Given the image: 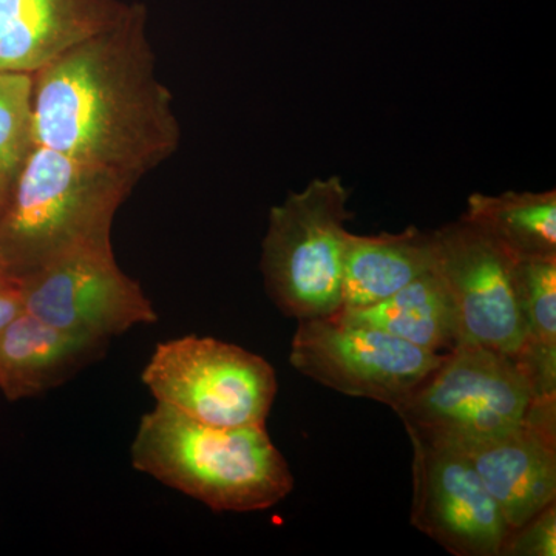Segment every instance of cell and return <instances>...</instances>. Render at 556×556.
Listing matches in <instances>:
<instances>
[{
    "label": "cell",
    "instance_id": "cell-1",
    "mask_svg": "<svg viewBox=\"0 0 556 556\" xmlns=\"http://www.w3.org/2000/svg\"><path fill=\"white\" fill-rule=\"evenodd\" d=\"M146 21V7L129 3L115 25L33 73L35 146L137 179L177 152L181 129Z\"/></svg>",
    "mask_w": 556,
    "mask_h": 556
},
{
    "label": "cell",
    "instance_id": "cell-2",
    "mask_svg": "<svg viewBox=\"0 0 556 556\" xmlns=\"http://www.w3.org/2000/svg\"><path fill=\"white\" fill-rule=\"evenodd\" d=\"M131 466L214 511L266 510L294 489L265 426L219 428L156 402L139 420Z\"/></svg>",
    "mask_w": 556,
    "mask_h": 556
},
{
    "label": "cell",
    "instance_id": "cell-3",
    "mask_svg": "<svg viewBox=\"0 0 556 556\" xmlns=\"http://www.w3.org/2000/svg\"><path fill=\"white\" fill-rule=\"evenodd\" d=\"M139 179L35 146L0 215V254L17 280L76 249L112 247Z\"/></svg>",
    "mask_w": 556,
    "mask_h": 556
},
{
    "label": "cell",
    "instance_id": "cell-4",
    "mask_svg": "<svg viewBox=\"0 0 556 556\" xmlns=\"http://www.w3.org/2000/svg\"><path fill=\"white\" fill-rule=\"evenodd\" d=\"M339 177L313 179L269 212L263 240L266 292L287 317H329L342 309L343 268L353 218Z\"/></svg>",
    "mask_w": 556,
    "mask_h": 556
},
{
    "label": "cell",
    "instance_id": "cell-5",
    "mask_svg": "<svg viewBox=\"0 0 556 556\" xmlns=\"http://www.w3.org/2000/svg\"><path fill=\"white\" fill-rule=\"evenodd\" d=\"M532 399V380L517 356L459 343L394 413L407 433L464 442L517 427Z\"/></svg>",
    "mask_w": 556,
    "mask_h": 556
},
{
    "label": "cell",
    "instance_id": "cell-6",
    "mask_svg": "<svg viewBox=\"0 0 556 556\" xmlns=\"http://www.w3.org/2000/svg\"><path fill=\"white\" fill-rule=\"evenodd\" d=\"M141 379L156 402L219 428L266 426L278 390L265 358L199 336L160 343Z\"/></svg>",
    "mask_w": 556,
    "mask_h": 556
},
{
    "label": "cell",
    "instance_id": "cell-7",
    "mask_svg": "<svg viewBox=\"0 0 556 556\" xmlns=\"http://www.w3.org/2000/svg\"><path fill=\"white\" fill-rule=\"evenodd\" d=\"M444 357L338 313L299 320L289 353L300 375L346 396L372 399L393 409Z\"/></svg>",
    "mask_w": 556,
    "mask_h": 556
},
{
    "label": "cell",
    "instance_id": "cell-8",
    "mask_svg": "<svg viewBox=\"0 0 556 556\" xmlns=\"http://www.w3.org/2000/svg\"><path fill=\"white\" fill-rule=\"evenodd\" d=\"M20 287L27 313L72 334L109 342L159 320L141 287L121 270L112 247L68 252L21 278Z\"/></svg>",
    "mask_w": 556,
    "mask_h": 556
},
{
    "label": "cell",
    "instance_id": "cell-9",
    "mask_svg": "<svg viewBox=\"0 0 556 556\" xmlns=\"http://www.w3.org/2000/svg\"><path fill=\"white\" fill-rule=\"evenodd\" d=\"M433 232L437 270L455 308L459 343L518 354L526 327L519 308L517 260L463 218Z\"/></svg>",
    "mask_w": 556,
    "mask_h": 556
},
{
    "label": "cell",
    "instance_id": "cell-10",
    "mask_svg": "<svg viewBox=\"0 0 556 556\" xmlns=\"http://www.w3.org/2000/svg\"><path fill=\"white\" fill-rule=\"evenodd\" d=\"M412 525L456 556H500L508 533L496 501L463 448L408 433Z\"/></svg>",
    "mask_w": 556,
    "mask_h": 556
},
{
    "label": "cell",
    "instance_id": "cell-11",
    "mask_svg": "<svg viewBox=\"0 0 556 556\" xmlns=\"http://www.w3.org/2000/svg\"><path fill=\"white\" fill-rule=\"evenodd\" d=\"M453 444L470 457L510 530L555 504L556 396L533 397L510 430Z\"/></svg>",
    "mask_w": 556,
    "mask_h": 556
},
{
    "label": "cell",
    "instance_id": "cell-12",
    "mask_svg": "<svg viewBox=\"0 0 556 556\" xmlns=\"http://www.w3.org/2000/svg\"><path fill=\"white\" fill-rule=\"evenodd\" d=\"M127 9L121 0H0V73L33 75Z\"/></svg>",
    "mask_w": 556,
    "mask_h": 556
},
{
    "label": "cell",
    "instance_id": "cell-13",
    "mask_svg": "<svg viewBox=\"0 0 556 556\" xmlns=\"http://www.w3.org/2000/svg\"><path fill=\"white\" fill-rule=\"evenodd\" d=\"M108 343L51 327L24 309L0 331V390L13 402L53 390L100 357Z\"/></svg>",
    "mask_w": 556,
    "mask_h": 556
},
{
    "label": "cell",
    "instance_id": "cell-14",
    "mask_svg": "<svg viewBox=\"0 0 556 556\" xmlns=\"http://www.w3.org/2000/svg\"><path fill=\"white\" fill-rule=\"evenodd\" d=\"M434 232L416 226L399 233L348 237L342 309L376 305L437 268Z\"/></svg>",
    "mask_w": 556,
    "mask_h": 556
},
{
    "label": "cell",
    "instance_id": "cell-15",
    "mask_svg": "<svg viewBox=\"0 0 556 556\" xmlns=\"http://www.w3.org/2000/svg\"><path fill=\"white\" fill-rule=\"evenodd\" d=\"M338 314L433 353L447 354L459 343L455 308L437 268L376 305Z\"/></svg>",
    "mask_w": 556,
    "mask_h": 556
},
{
    "label": "cell",
    "instance_id": "cell-16",
    "mask_svg": "<svg viewBox=\"0 0 556 556\" xmlns=\"http://www.w3.org/2000/svg\"><path fill=\"white\" fill-rule=\"evenodd\" d=\"M515 260L556 258V192L473 193L460 217Z\"/></svg>",
    "mask_w": 556,
    "mask_h": 556
},
{
    "label": "cell",
    "instance_id": "cell-17",
    "mask_svg": "<svg viewBox=\"0 0 556 556\" xmlns=\"http://www.w3.org/2000/svg\"><path fill=\"white\" fill-rule=\"evenodd\" d=\"M33 75L0 73V215L35 148L31 135Z\"/></svg>",
    "mask_w": 556,
    "mask_h": 556
},
{
    "label": "cell",
    "instance_id": "cell-18",
    "mask_svg": "<svg viewBox=\"0 0 556 556\" xmlns=\"http://www.w3.org/2000/svg\"><path fill=\"white\" fill-rule=\"evenodd\" d=\"M515 273L526 327L519 353L556 354V258L517 260Z\"/></svg>",
    "mask_w": 556,
    "mask_h": 556
},
{
    "label": "cell",
    "instance_id": "cell-19",
    "mask_svg": "<svg viewBox=\"0 0 556 556\" xmlns=\"http://www.w3.org/2000/svg\"><path fill=\"white\" fill-rule=\"evenodd\" d=\"M556 507L544 508L526 525L511 529L500 556H555Z\"/></svg>",
    "mask_w": 556,
    "mask_h": 556
},
{
    "label": "cell",
    "instance_id": "cell-20",
    "mask_svg": "<svg viewBox=\"0 0 556 556\" xmlns=\"http://www.w3.org/2000/svg\"><path fill=\"white\" fill-rule=\"evenodd\" d=\"M22 311H24V302H22L21 289L0 294V331L14 317L20 316Z\"/></svg>",
    "mask_w": 556,
    "mask_h": 556
},
{
    "label": "cell",
    "instance_id": "cell-21",
    "mask_svg": "<svg viewBox=\"0 0 556 556\" xmlns=\"http://www.w3.org/2000/svg\"><path fill=\"white\" fill-rule=\"evenodd\" d=\"M20 280L11 274L5 258L0 254V294L3 292L20 291Z\"/></svg>",
    "mask_w": 556,
    "mask_h": 556
}]
</instances>
